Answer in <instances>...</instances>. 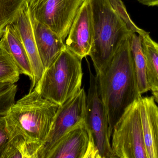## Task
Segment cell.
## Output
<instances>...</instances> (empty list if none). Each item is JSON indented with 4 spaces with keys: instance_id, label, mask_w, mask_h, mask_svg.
<instances>
[{
    "instance_id": "6da1fadb",
    "label": "cell",
    "mask_w": 158,
    "mask_h": 158,
    "mask_svg": "<svg viewBox=\"0 0 158 158\" xmlns=\"http://www.w3.org/2000/svg\"><path fill=\"white\" fill-rule=\"evenodd\" d=\"M131 36L121 44L106 68L95 75L98 92L107 115L110 137L114 126L125 109L142 96L138 92L131 51Z\"/></svg>"
},
{
    "instance_id": "7a4b0ae2",
    "label": "cell",
    "mask_w": 158,
    "mask_h": 158,
    "mask_svg": "<svg viewBox=\"0 0 158 158\" xmlns=\"http://www.w3.org/2000/svg\"><path fill=\"white\" fill-rule=\"evenodd\" d=\"M59 106L34 88L15 102L5 116L9 139L19 136L44 146Z\"/></svg>"
},
{
    "instance_id": "3957f363",
    "label": "cell",
    "mask_w": 158,
    "mask_h": 158,
    "mask_svg": "<svg viewBox=\"0 0 158 158\" xmlns=\"http://www.w3.org/2000/svg\"><path fill=\"white\" fill-rule=\"evenodd\" d=\"M94 37L89 56L96 74L104 70L121 44L133 33L108 0H90Z\"/></svg>"
},
{
    "instance_id": "277c9868",
    "label": "cell",
    "mask_w": 158,
    "mask_h": 158,
    "mask_svg": "<svg viewBox=\"0 0 158 158\" xmlns=\"http://www.w3.org/2000/svg\"><path fill=\"white\" fill-rule=\"evenodd\" d=\"M81 61L66 47L44 70L34 89L44 98L61 105L81 89Z\"/></svg>"
},
{
    "instance_id": "5b68a950",
    "label": "cell",
    "mask_w": 158,
    "mask_h": 158,
    "mask_svg": "<svg viewBox=\"0 0 158 158\" xmlns=\"http://www.w3.org/2000/svg\"><path fill=\"white\" fill-rule=\"evenodd\" d=\"M139 99L125 109L113 128L111 145L116 158H148L140 117Z\"/></svg>"
},
{
    "instance_id": "8992f818",
    "label": "cell",
    "mask_w": 158,
    "mask_h": 158,
    "mask_svg": "<svg viewBox=\"0 0 158 158\" xmlns=\"http://www.w3.org/2000/svg\"><path fill=\"white\" fill-rule=\"evenodd\" d=\"M85 0H26L31 17L54 32L64 41Z\"/></svg>"
},
{
    "instance_id": "52a82bcc",
    "label": "cell",
    "mask_w": 158,
    "mask_h": 158,
    "mask_svg": "<svg viewBox=\"0 0 158 158\" xmlns=\"http://www.w3.org/2000/svg\"><path fill=\"white\" fill-rule=\"evenodd\" d=\"M89 86L86 95L85 123L100 158H116L110 143L107 115L99 95L96 75L88 64Z\"/></svg>"
},
{
    "instance_id": "ba28073f",
    "label": "cell",
    "mask_w": 158,
    "mask_h": 158,
    "mask_svg": "<svg viewBox=\"0 0 158 158\" xmlns=\"http://www.w3.org/2000/svg\"><path fill=\"white\" fill-rule=\"evenodd\" d=\"M86 95L83 88L59 106L45 142L42 158L61 137L79 124L85 122Z\"/></svg>"
},
{
    "instance_id": "9c48e42d",
    "label": "cell",
    "mask_w": 158,
    "mask_h": 158,
    "mask_svg": "<svg viewBox=\"0 0 158 158\" xmlns=\"http://www.w3.org/2000/svg\"><path fill=\"white\" fill-rule=\"evenodd\" d=\"M44 158H100L85 122L64 135L48 150Z\"/></svg>"
},
{
    "instance_id": "30bf717a",
    "label": "cell",
    "mask_w": 158,
    "mask_h": 158,
    "mask_svg": "<svg viewBox=\"0 0 158 158\" xmlns=\"http://www.w3.org/2000/svg\"><path fill=\"white\" fill-rule=\"evenodd\" d=\"M94 37V26L90 0H85L71 26L66 40V47L82 59L89 56Z\"/></svg>"
},
{
    "instance_id": "8fae6325",
    "label": "cell",
    "mask_w": 158,
    "mask_h": 158,
    "mask_svg": "<svg viewBox=\"0 0 158 158\" xmlns=\"http://www.w3.org/2000/svg\"><path fill=\"white\" fill-rule=\"evenodd\" d=\"M13 23L20 35L31 66L33 79L31 92L40 79L45 69L38 52L31 17L26 1Z\"/></svg>"
},
{
    "instance_id": "7c38bea8",
    "label": "cell",
    "mask_w": 158,
    "mask_h": 158,
    "mask_svg": "<svg viewBox=\"0 0 158 158\" xmlns=\"http://www.w3.org/2000/svg\"><path fill=\"white\" fill-rule=\"evenodd\" d=\"M139 110L148 158H158V106L152 96L139 97Z\"/></svg>"
},
{
    "instance_id": "4fadbf2b",
    "label": "cell",
    "mask_w": 158,
    "mask_h": 158,
    "mask_svg": "<svg viewBox=\"0 0 158 158\" xmlns=\"http://www.w3.org/2000/svg\"><path fill=\"white\" fill-rule=\"evenodd\" d=\"M31 19L38 52L45 69L66 48V45L64 41L47 26L31 17Z\"/></svg>"
},
{
    "instance_id": "5bb4252c",
    "label": "cell",
    "mask_w": 158,
    "mask_h": 158,
    "mask_svg": "<svg viewBox=\"0 0 158 158\" xmlns=\"http://www.w3.org/2000/svg\"><path fill=\"white\" fill-rule=\"evenodd\" d=\"M0 41L14 58L21 74L28 77L31 81L33 75L29 60L20 35L13 23L6 26Z\"/></svg>"
},
{
    "instance_id": "9a60e30c",
    "label": "cell",
    "mask_w": 158,
    "mask_h": 158,
    "mask_svg": "<svg viewBox=\"0 0 158 158\" xmlns=\"http://www.w3.org/2000/svg\"><path fill=\"white\" fill-rule=\"evenodd\" d=\"M146 65V78L149 91H158V43L149 33L141 35Z\"/></svg>"
},
{
    "instance_id": "2e32d148",
    "label": "cell",
    "mask_w": 158,
    "mask_h": 158,
    "mask_svg": "<svg viewBox=\"0 0 158 158\" xmlns=\"http://www.w3.org/2000/svg\"><path fill=\"white\" fill-rule=\"evenodd\" d=\"M44 145L22 137L10 138L2 158H42Z\"/></svg>"
},
{
    "instance_id": "e0dca14e",
    "label": "cell",
    "mask_w": 158,
    "mask_h": 158,
    "mask_svg": "<svg viewBox=\"0 0 158 158\" xmlns=\"http://www.w3.org/2000/svg\"><path fill=\"white\" fill-rule=\"evenodd\" d=\"M132 55L136 73L138 92L142 95L149 91L146 78V65L142 46L141 35L138 33L132 34L130 39Z\"/></svg>"
},
{
    "instance_id": "ac0fdd59",
    "label": "cell",
    "mask_w": 158,
    "mask_h": 158,
    "mask_svg": "<svg viewBox=\"0 0 158 158\" xmlns=\"http://www.w3.org/2000/svg\"><path fill=\"white\" fill-rule=\"evenodd\" d=\"M20 74L14 58L0 41V84H15L19 79Z\"/></svg>"
},
{
    "instance_id": "d6986e66",
    "label": "cell",
    "mask_w": 158,
    "mask_h": 158,
    "mask_svg": "<svg viewBox=\"0 0 158 158\" xmlns=\"http://www.w3.org/2000/svg\"><path fill=\"white\" fill-rule=\"evenodd\" d=\"M26 0H0V39L5 29L15 20Z\"/></svg>"
},
{
    "instance_id": "ffe728a7",
    "label": "cell",
    "mask_w": 158,
    "mask_h": 158,
    "mask_svg": "<svg viewBox=\"0 0 158 158\" xmlns=\"http://www.w3.org/2000/svg\"><path fill=\"white\" fill-rule=\"evenodd\" d=\"M17 90L15 83L0 84V117H5L15 102Z\"/></svg>"
},
{
    "instance_id": "44dd1931",
    "label": "cell",
    "mask_w": 158,
    "mask_h": 158,
    "mask_svg": "<svg viewBox=\"0 0 158 158\" xmlns=\"http://www.w3.org/2000/svg\"><path fill=\"white\" fill-rule=\"evenodd\" d=\"M110 5L117 15L123 20L128 28L133 32L138 33L139 35H143L146 32L136 26L130 18L126 7L121 0H108Z\"/></svg>"
},
{
    "instance_id": "7402d4cb",
    "label": "cell",
    "mask_w": 158,
    "mask_h": 158,
    "mask_svg": "<svg viewBox=\"0 0 158 158\" xmlns=\"http://www.w3.org/2000/svg\"><path fill=\"white\" fill-rule=\"evenodd\" d=\"M9 140L5 117H0V158L2 157Z\"/></svg>"
},
{
    "instance_id": "603a6c76",
    "label": "cell",
    "mask_w": 158,
    "mask_h": 158,
    "mask_svg": "<svg viewBox=\"0 0 158 158\" xmlns=\"http://www.w3.org/2000/svg\"><path fill=\"white\" fill-rule=\"evenodd\" d=\"M142 4L148 6H158V0H138Z\"/></svg>"
},
{
    "instance_id": "cb8c5ba5",
    "label": "cell",
    "mask_w": 158,
    "mask_h": 158,
    "mask_svg": "<svg viewBox=\"0 0 158 158\" xmlns=\"http://www.w3.org/2000/svg\"><path fill=\"white\" fill-rule=\"evenodd\" d=\"M152 94L155 102L158 104V91H152Z\"/></svg>"
}]
</instances>
